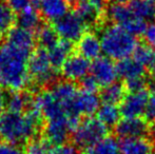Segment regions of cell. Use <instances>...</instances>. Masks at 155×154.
<instances>
[{
  "mask_svg": "<svg viewBox=\"0 0 155 154\" xmlns=\"http://www.w3.org/2000/svg\"><path fill=\"white\" fill-rule=\"evenodd\" d=\"M16 17V25L28 31H31L34 33L35 31H38L40 29L41 25V17L35 6H31L28 10L17 14Z\"/></svg>",
  "mask_w": 155,
  "mask_h": 154,
  "instance_id": "obj_22",
  "label": "cell"
},
{
  "mask_svg": "<svg viewBox=\"0 0 155 154\" xmlns=\"http://www.w3.org/2000/svg\"><path fill=\"white\" fill-rule=\"evenodd\" d=\"M148 2H150V3H152L153 5H155V0H147Z\"/></svg>",
  "mask_w": 155,
  "mask_h": 154,
  "instance_id": "obj_42",
  "label": "cell"
},
{
  "mask_svg": "<svg viewBox=\"0 0 155 154\" xmlns=\"http://www.w3.org/2000/svg\"><path fill=\"white\" fill-rule=\"evenodd\" d=\"M129 6L137 17L145 20L146 22L155 21V5L147 0H130Z\"/></svg>",
  "mask_w": 155,
  "mask_h": 154,
  "instance_id": "obj_25",
  "label": "cell"
},
{
  "mask_svg": "<svg viewBox=\"0 0 155 154\" xmlns=\"http://www.w3.org/2000/svg\"><path fill=\"white\" fill-rule=\"evenodd\" d=\"M80 84L82 87V90L88 91V92H96L99 88V84H97L94 77L91 74L86 76L82 80H80Z\"/></svg>",
  "mask_w": 155,
  "mask_h": 154,
  "instance_id": "obj_37",
  "label": "cell"
},
{
  "mask_svg": "<svg viewBox=\"0 0 155 154\" xmlns=\"http://www.w3.org/2000/svg\"><path fill=\"white\" fill-rule=\"evenodd\" d=\"M5 40L13 43L16 47L27 50V51H35L36 38H35L34 33L31 31H28L25 29H22L20 27H17V25L8 32V35L5 36Z\"/></svg>",
  "mask_w": 155,
  "mask_h": 154,
  "instance_id": "obj_17",
  "label": "cell"
},
{
  "mask_svg": "<svg viewBox=\"0 0 155 154\" xmlns=\"http://www.w3.org/2000/svg\"><path fill=\"white\" fill-rule=\"evenodd\" d=\"M97 119L107 127H115L120 120V110L116 105L102 103L97 111Z\"/></svg>",
  "mask_w": 155,
  "mask_h": 154,
  "instance_id": "obj_24",
  "label": "cell"
},
{
  "mask_svg": "<svg viewBox=\"0 0 155 154\" xmlns=\"http://www.w3.org/2000/svg\"><path fill=\"white\" fill-rule=\"evenodd\" d=\"M0 154H25L20 145L12 144L1 140L0 142Z\"/></svg>",
  "mask_w": 155,
  "mask_h": 154,
  "instance_id": "obj_35",
  "label": "cell"
},
{
  "mask_svg": "<svg viewBox=\"0 0 155 154\" xmlns=\"http://www.w3.org/2000/svg\"><path fill=\"white\" fill-rule=\"evenodd\" d=\"M34 98L30 93L23 91H15L6 95V110L11 112L22 113L33 107Z\"/></svg>",
  "mask_w": 155,
  "mask_h": 154,
  "instance_id": "obj_20",
  "label": "cell"
},
{
  "mask_svg": "<svg viewBox=\"0 0 155 154\" xmlns=\"http://www.w3.org/2000/svg\"><path fill=\"white\" fill-rule=\"evenodd\" d=\"M152 125L141 117L123 118L114 127L115 134L124 138H145L152 134Z\"/></svg>",
  "mask_w": 155,
  "mask_h": 154,
  "instance_id": "obj_9",
  "label": "cell"
},
{
  "mask_svg": "<svg viewBox=\"0 0 155 154\" xmlns=\"http://www.w3.org/2000/svg\"><path fill=\"white\" fill-rule=\"evenodd\" d=\"M100 96L95 92H88L81 90L78 92L74 101V111L78 116L91 117L93 114L97 113L100 107Z\"/></svg>",
  "mask_w": 155,
  "mask_h": 154,
  "instance_id": "obj_14",
  "label": "cell"
},
{
  "mask_svg": "<svg viewBox=\"0 0 155 154\" xmlns=\"http://www.w3.org/2000/svg\"><path fill=\"white\" fill-rule=\"evenodd\" d=\"M52 25L60 39L72 43L77 42L87 33L86 30L88 28L87 23L75 11H69L61 18L52 22Z\"/></svg>",
  "mask_w": 155,
  "mask_h": 154,
  "instance_id": "obj_7",
  "label": "cell"
},
{
  "mask_svg": "<svg viewBox=\"0 0 155 154\" xmlns=\"http://www.w3.org/2000/svg\"><path fill=\"white\" fill-rule=\"evenodd\" d=\"M90 74L97 81L99 87L102 88L115 82L118 77L116 66L112 61V59L106 56H100L93 60L91 64Z\"/></svg>",
  "mask_w": 155,
  "mask_h": 154,
  "instance_id": "obj_13",
  "label": "cell"
},
{
  "mask_svg": "<svg viewBox=\"0 0 155 154\" xmlns=\"http://www.w3.org/2000/svg\"><path fill=\"white\" fill-rule=\"evenodd\" d=\"M33 52L4 40L0 42V88L22 91L31 81L29 60Z\"/></svg>",
  "mask_w": 155,
  "mask_h": 154,
  "instance_id": "obj_1",
  "label": "cell"
},
{
  "mask_svg": "<svg viewBox=\"0 0 155 154\" xmlns=\"http://www.w3.org/2000/svg\"><path fill=\"white\" fill-rule=\"evenodd\" d=\"M116 66V71L119 77L124 80L132 79L136 77H143L146 75V68L137 62L134 58H124L118 60Z\"/></svg>",
  "mask_w": 155,
  "mask_h": 154,
  "instance_id": "obj_18",
  "label": "cell"
},
{
  "mask_svg": "<svg viewBox=\"0 0 155 154\" xmlns=\"http://www.w3.org/2000/svg\"><path fill=\"white\" fill-rule=\"evenodd\" d=\"M57 71L52 64L47 50L39 47L33 52L29 60V73L34 84L39 87L51 84L57 76Z\"/></svg>",
  "mask_w": 155,
  "mask_h": 154,
  "instance_id": "obj_6",
  "label": "cell"
},
{
  "mask_svg": "<svg viewBox=\"0 0 155 154\" xmlns=\"http://www.w3.org/2000/svg\"><path fill=\"white\" fill-rule=\"evenodd\" d=\"M52 145L45 138H33L27 143L25 149V154H50Z\"/></svg>",
  "mask_w": 155,
  "mask_h": 154,
  "instance_id": "obj_29",
  "label": "cell"
},
{
  "mask_svg": "<svg viewBox=\"0 0 155 154\" xmlns=\"http://www.w3.org/2000/svg\"><path fill=\"white\" fill-rule=\"evenodd\" d=\"M49 53V57L53 67L56 70H59L64 64V61L72 55L73 51V43L70 41L60 39L59 42L52 49L47 50Z\"/></svg>",
  "mask_w": 155,
  "mask_h": 154,
  "instance_id": "obj_21",
  "label": "cell"
},
{
  "mask_svg": "<svg viewBox=\"0 0 155 154\" xmlns=\"http://www.w3.org/2000/svg\"><path fill=\"white\" fill-rule=\"evenodd\" d=\"M126 88L123 82L115 81L109 86L104 87L100 93V99L104 103H111V105H118L123 101L126 96Z\"/></svg>",
  "mask_w": 155,
  "mask_h": 154,
  "instance_id": "obj_23",
  "label": "cell"
},
{
  "mask_svg": "<svg viewBox=\"0 0 155 154\" xmlns=\"http://www.w3.org/2000/svg\"><path fill=\"white\" fill-rule=\"evenodd\" d=\"M143 39L146 45L155 51V21L148 23L145 32L143 34Z\"/></svg>",
  "mask_w": 155,
  "mask_h": 154,
  "instance_id": "obj_33",
  "label": "cell"
},
{
  "mask_svg": "<svg viewBox=\"0 0 155 154\" xmlns=\"http://www.w3.org/2000/svg\"><path fill=\"white\" fill-rule=\"evenodd\" d=\"M5 109H6V95L4 94L2 89L0 88V115L3 112H5Z\"/></svg>",
  "mask_w": 155,
  "mask_h": 154,
  "instance_id": "obj_38",
  "label": "cell"
},
{
  "mask_svg": "<svg viewBox=\"0 0 155 154\" xmlns=\"http://www.w3.org/2000/svg\"><path fill=\"white\" fill-rule=\"evenodd\" d=\"M107 16L114 25L121 27L133 36H143L148 25V22L137 17L127 3L113 2L107 8Z\"/></svg>",
  "mask_w": 155,
  "mask_h": 154,
  "instance_id": "obj_5",
  "label": "cell"
},
{
  "mask_svg": "<svg viewBox=\"0 0 155 154\" xmlns=\"http://www.w3.org/2000/svg\"><path fill=\"white\" fill-rule=\"evenodd\" d=\"M145 119L150 125H155V92H151L145 111Z\"/></svg>",
  "mask_w": 155,
  "mask_h": 154,
  "instance_id": "obj_34",
  "label": "cell"
},
{
  "mask_svg": "<svg viewBox=\"0 0 155 154\" xmlns=\"http://www.w3.org/2000/svg\"><path fill=\"white\" fill-rule=\"evenodd\" d=\"M91 62L79 54L71 55L60 68L61 75L68 81H80L90 74Z\"/></svg>",
  "mask_w": 155,
  "mask_h": 154,
  "instance_id": "obj_12",
  "label": "cell"
},
{
  "mask_svg": "<svg viewBox=\"0 0 155 154\" xmlns=\"http://www.w3.org/2000/svg\"><path fill=\"white\" fill-rule=\"evenodd\" d=\"M77 126L70 118L47 121L45 127V138L53 146L63 145L69 138L70 133H72Z\"/></svg>",
  "mask_w": 155,
  "mask_h": 154,
  "instance_id": "obj_10",
  "label": "cell"
},
{
  "mask_svg": "<svg viewBox=\"0 0 155 154\" xmlns=\"http://www.w3.org/2000/svg\"><path fill=\"white\" fill-rule=\"evenodd\" d=\"M41 1H42V0H32V3H33V5H34L35 8H39Z\"/></svg>",
  "mask_w": 155,
  "mask_h": 154,
  "instance_id": "obj_41",
  "label": "cell"
},
{
  "mask_svg": "<svg viewBox=\"0 0 155 154\" xmlns=\"http://www.w3.org/2000/svg\"><path fill=\"white\" fill-rule=\"evenodd\" d=\"M148 70V72H149V74L151 75V76H155V51H154V54L153 56H152L151 60H150V62L148 64V66L146 67Z\"/></svg>",
  "mask_w": 155,
  "mask_h": 154,
  "instance_id": "obj_39",
  "label": "cell"
},
{
  "mask_svg": "<svg viewBox=\"0 0 155 154\" xmlns=\"http://www.w3.org/2000/svg\"><path fill=\"white\" fill-rule=\"evenodd\" d=\"M37 40H38L40 48H43L45 50H50L53 47H55L59 42L60 38L56 31L54 30L53 25H41L40 29L37 31Z\"/></svg>",
  "mask_w": 155,
  "mask_h": 154,
  "instance_id": "obj_27",
  "label": "cell"
},
{
  "mask_svg": "<svg viewBox=\"0 0 155 154\" xmlns=\"http://www.w3.org/2000/svg\"><path fill=\"white\" fill-rule=\"evenodd\" d=\"M42 116L33 106L25 112L6 110L0 115V137L12 144L21 145L36 138L42 126Z\"/></svg>",
  "mask_w": 155,
  "mask_h": 154,
  "instance_id": "obj_2",
  "label": "cell"
},
{
  "mask_svg": "<svg viewBox=\"0 0 155 154\" xmlns=\"http://www.w3.org/2000/svg\"><path fill=\"white\" fill-rule=\"evenodd\" d=\"M86 154H121L119 143L113 136H107L86 150Z\"/></svg>",
  "mask_w": 155,
  "mask_h": 154,
  "instance_id": "obj_26",
  "label": "cell"
},
{
  "mask_svg": "<svg viewBox=\"0 0 155 154\" xmlns=\"http://www.w3.org/2000/svg\"><path fill=\"white\" fill-rule=\"evenodd\" d=\"M148 99H149V93L146 89L138 92L128 93L120 103L119 107L120 114L124 116V118L140 117L145 114Z\"/></svg>",
  "mask_w": 155,
  "mask_h": 154,
  "instance_id": "obj_11",
  "label": "cell"
},
{
  "mask_svg": "<svg viewBox=\"0 0 155 154\" xmlns=\"http://www.w3.org/2000/svg\"><path fill=\"white\" fill-rule=\"evenodd\" d=\"M147 87L149 88L150 92H155V76H151L148 79Z\"/></svg>",
  "mask_w": 155,
  "mask_h": 154,
  "instance_id": "obj_40",
  "label": "cell"
},
{
  "mask_svg": "<svg viewBox=\"0 0 155 154\" xmlns=\"http://www.w3.org/2000/svg\"><path fill=\"white\" fill-rule=\"evenodd\" d=\"M147 81L148 79L145 76L136 77V78H132V79L124 80V84L127 90V93H133V92H138V91L145 90L146 87H147Z\"/></svg>",
  "mask_w": 155,
  "mask_h": 154,
  "instance_id": "obj_31",
  "label": "cell"
},
{
  "mask_svg": "<svg viewBox=\"0 0 155 154\" xmlns=\"http://www.w3.org/2000/svg\"><path fill=\"white\" fill-rule=\"evenodd\" d=\"M99 39L102 53L112 60L128 58L138 45L135 36L114 23L101 30Z\"/></svg>",
  "mask_w": 155,
  "mask_h": 154,
  "instance_id": "obj_3",
  "label": "cell"
},
{
  "mask_svg": "<svg viewBox=\"0 0 155 154\" xmlns=\"http://www.w3.org/2000/svg\"><path fill=\"white\" fill-rule=\"evenodd\" d=\"M154 54V50H152L151 48H149L148 45L143 44H138L136 47V49L133 52V58L136 60L137 62H139L140 64H143V67H147L148 64L151 60L152 56Z\"/></svg>",
  "mask_w": 155,
  "mask_h": 154,
  "instance_id": "obj_30",
  "label": "cell"
},
{
  "mask_svg": "<svg viewBox=\"0 0 155 154\" xmlns=\"http://www.w3.org/2000/svg\"><path fill=\"white\" fill-rule=\"evenodd\" d=\"M150 154H155V151H154V152H152V153H150Z\"/></svg>",
  "mask_w": 155,
  "mask_h": 154,
  "instance_id": "obj_43",
  "label": "cell"
},
{
  "mask_svg": "<svg viewBox=\"0 0 155 154\" xmlns=\"http://www.w3.org/2000/svg\"><path fill=\"white\" fill-rule=\"evenodd\" d=\"M74 11L82 18L87 25H99L107 15L106 0H70Z\"/></svg>",
  "mask_w": 155,
  "mask_h": 154,
  "instance_id": "obj_8",
  "label": "cell"
},
{
  "mask_svg": "<svg viewBox=\"0 0 155 154\" xmlns=\"http://www.w3.org/2000/svg\"><path fill=\"white\" fill-rule=\"evenodd\" d=\"M77 54L88 60H95L100 57L101 53V43L99 37L94 33H86L77 41Z\"/></svg>",
  "mask_w": 155,
  "mask_h": 154,
  "instance_id": "obj_15",
  "label": "cell"
},
{
  "mask_svg": "<svg viewBox=\"0 0 155 154\" xmlns=\"http://www.w3.org/2000/svg\"><path fill=\"white\" fill-rule=\"evenodd\" d=\"M109 128L104 126L97 117H87L80 120L72 132V138L77 148L89 149L108 136Z\"/></svg>",
  "mask_w": 155,
  "mask_h": 154,
  "instance_id": "obj_4",
  "label": "cell"
},
{
  "mask_svg": "<svg viewBox=\"0 0 155 154\" xmlns=\"http://www.w3.org/2000/svg\"><path fill=\"white\" fill-rule=\"evenodd\" d=\"M121 154H150L154 152L152 142L147 138H124L119 143Z\"/></svg>",
  "mask_w": 155,
  "mask_h": 154,
  "instance_id": "obj_19",
  "label": "cell"
},
{
  "mask_svg": "<svg viewBox=\"0 0 155 154\" xmlns=\"http://www.w3.org/2000/svg\"><path fill=\"white\" fill-rule=\"evenodd\" d=\"M6 3L15 14H19V13L30 8L31 6H34L32 0H6Z\"/></svg>",
  "mask_w": 155,
  "mask_h": 154,
  "instance_id": "obj_32",
  "label": "cell"
},
{
  "mask_svg": "<svg viewBox=\"0 0 155 154\" xmlns=\"http://www.w3.org/2000/svg\"><path fill=\"white\" fill-rule=\"evenodd\" d=\"M16 23V14L6 2L0 0V38L6 36Z\"/></svg>",
  "mask_w": 155,
  "mask_h": 154,
  "instance_id": "obj_28",
  "label": "cell"
},
{
  "mask_svg": "<svg viewBox=\"0 0 155 154\" xmlns=\"http://www.w3.org/2000/svg\"><path fill=\"white\" fill-rule=\"evenodd\" d=\"M70 0H42L39 5V11L42 17L48 20H58L69 12Z\"/></svg>",
  "mask_w": 155,
  "mask_h": 154,
  "instance_id": "obj_16",
  "label": "cell"
},
{
  "mask_svg": "<svg viewBox=\"0 0 155 154\" xmlns=\"http://www.w3.org/2000/svg\"><path fill=\"white\" fill-rule=\"evenodd\" d=\"M50 154H78V150L75 145L63 144L52 148Z\"/></svg>",
  "mask_w": 155,
  "mask_h": 154,
  "instance_id": "obj_36",
  "label": "cell"
}]
</instances>
